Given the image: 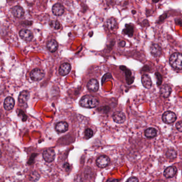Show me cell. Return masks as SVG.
Masks as SVG:
<instances>
[{"label":"cell","instance_id":"1","mask_svg":"<svg viewBox=\"0 0 182 182\" xmlns=\"http://www.w3.org/2000/svg\"><path fill=\"white\" fill-rule=\"evenodd\" d=\"M99 103L96 98L90 95H86L81 98L79 104L81 106L86 108H93Z\"/></svg>","mask_w":182,"mask_h":182},{"label":"cell","instance_id":"2","mask_svg":"<svg viewBox=\"0 0 182 182\" xmlns=\"http://www.w3.org/2000/svg\"><path fill=\"white\" fill-rule=\"evenodd\" d=\"M169 63L172 67L177 70L182 69V54L176 52L169 58Z\"/></svg>","mask_w":182,"mask_h":182},{"label":"cell","instance_id":"3","mask_svg":"<svg viewBox=\"0 0 182 182\" xmlns=\"http://www.w3.org/2000/svg\"><path fill=\"white\" fill-rule=\"evenodd\" d=\"M45 76V72L43 70L39 68L33 69L30 74V77L32 80L34 82H39Z\"/></svg>","mask_w":182,"mask_h":182},{"label":"cell","instance_id":"4","mask_svg":"<svg viewBox=\"0 0 182 182\" xmlns=\"http://www.w3.org/2000/svg\"><path fill=\"white\" fill-rule=\"evenodd\" d=\"M176 119H177V117L175 113L170 111H168L165 112L162 116L163 121L167 124L173 123L176 121Z\"/></svg>","mask_w":182,"mask_h":182},{"label":"cell","instance_id":"5","mask_svg":"<svg viewBox=\"0 0 182 182\" xmlns=\"http://www.w3.org/2000/svg\"><path fill=\"white\" fill-rule=\"evenodd\" d=\"M110 163V160L108 157L102 155L99 157L96 160V164L98 167L103 168L105 167H107Z\"/></svg>","mask_w":182,"mask_h":182},{"label":"cell","instance_id":"6","mask_svg":"<svg viewBox=\"0 0 182 182\" xmlns=\"http://www.w3.org/2000/svg\"><path fill=\"white\" fill-rule=\"evenodd\" d=\"M56 153L54 150L52 149H48L43 152V157L47 163H52L55 159Z\"/></svg>","mask_w":182,"mask_h":182},{"label":"cell","instance_id":"7","mask_svg":"<svg viewBox=\"0 0 182 182\" xmlns=\"http://www.w3.org/2000/svg\"><path fill=\"white\" fill-rule=\"evenodd\" d=\"M19 35L22 39L25 41H30L33 39V34L30 30L24 29L20 30Z\"/></svg>","mask_w":182,"mask_h":182},{"label":"cell","instance_id":"8","mask_svg":"<svg viewBox=\"0 0 182 182\" xmlns=\"http://www.w3.org/2000/svg\"><path fill=\"white\" fill-rule=\"evenodd\" d=\"M113 121L118 124H123L126 120V116L124 113L121 111H116L113 115Z\"/></svg>","mask_w":182,"mask_h":182},{"label":"cell","instance_id":"9","mask_svg":"<svg viewBox=\"0 0 182 182\" xmlns=\"http://www.w3.org/2000/svg\"><path fill=\"white\" fill-rule=\"evenodd\" d=\"M87 88L92 92H96L99 90V84L98 80L96 79H91L87 84Z\"/></svg>","mask_w":182,"mask_h":182},{"label":"cell","instance_id":"10","mask_svg":"<svg viewBox=\"0 0 182 182\" xmlns=\"http://www.w3.org/2000/svg\"><path fill=\"white\" fill-rule=\"evenodd\" d=\"M150 50L152 55L154 57L160 56L162 52V49L160 46L156 43L152 44L150 46Z\"/></svg>","mask_w":182,"mask_h":182},{"label":"cell","instance_id":"11","mask_svg":"<svg viewBox=\"0 0 182 182\" xmlns=\"http://www.w3.org/2000/svg\"><path fill=\"white\" fill-rule=\"evenodd\" d=\"M52 12L56 16L62 15L65 12V8L63 5L60 3H56L52 7Z\"/></svg>","mask_w":182,"mask_h":182},{"label":"cell","instance_id":"12","mask_svg":"<svg viewBox=\"0 0 182 182\" xmlns=\"http://www.w3.org/2000/svg\"><path fill=\"white\" fill-rule=\"evenodd\" d=\"M69 125L66 121L59 122L55 126V130L58 133H62L67 131Z\"/></svg>","mask_w":182,"mask_h":182},{"label":"cell","instance_id":"13","mask_svg":"<svg viewBox=\"0 0 182 182\" xmlns=\"http://www.w3.org/2000/svg\"><path fill=\"white\" fill-rule=\"evenodd\" d=\"M29 98V93L28 91H23L20 93L18 97V102L20 104H26Z\"/></svg>","mask_w":182,"mask_h":182},{"label":"cell","instance_id":"14","mask_svg":"<svg viewBox=\"0 0 182 182\" xmlns=\"http://www.w3.org/2000/svg\"><path fill=\"white\" fill-rule=\"evenodd\" d=\"M72 69L71 65L69 63H63L59 68V74L61 76H66L69 73Z\"/></svg>","mask_w":182,"mask_h":182},{"label":"cell","instance_id":"15","mask_svg":"<svg viewBox=\"0 0 182 182\" xmlns=\"http://www.w3.org/2000/svg\"><path fill=\"white\" fill-rule=\"evenodd\" d=\"M12 14L15 18H22L25 15V11L24 9L20 6H15L13 7L11 10Z\"/></svg>","mask_w":182,"mask_h":182},{"label":"cell","instance_id":"16","mask_svg":"<svg viewBox=\"0 0 182 182\" xmlns=\"http://www.w3.org/2000/svg\"><path fill=\"white\" fill-rule=\"evenodd\" d=\"M15 101L11 96L7 97L4 101V108L6 110H11L15 106Z\"/></svg>","mask_w":182,"mask_h":182},{"label":"cell","instance_id":"17","mask_svg":"<svg viewBox=\"0 0 182 182\" xmlns=\"http://www.w3.org/2000/svg\"><path fill=\"white\" fill-rule=\"evenodd\" d=\"M177 169L175 167L170 166L165 169L163 174L165 177L167 178H169L173 177L177 173Z\"/></svg>","mask_w":182,"mask_h":182},{"label":"cell","instance_id":"18","mask_svg":"<svg viewBox=\"0 0 182 182\" xmlns=\"http://www.w3.org/2000/svg\"><path fill=\"white\" fill-rule=\"evenodd\" d=\"M120 68L122 70H123L126 74V82L128 83V84H132L133 81L134 80V78L132 76V72H130V70L128 69L127 68L124 66H120Z\"/></svg>","mask_w":182,"mask_h":182},{"label":"cell","instance_id":"19","mask_svg":"<svg viewBox=\"0 0 182 182\" xmlns=\"http://www.w3.org/2000/svg\"><path fill=\"white\" fill-rule=\"evenodd\" d=\"M171 93V87L167 84H165L160 89L161 95L165 98H168Z\"/></svg>","mask_w":182,"mask_h":182},{"label":"cell","instance_id":"20","mask_svg":"<svg viewBox=\"0 0 182 182\" xmlns=\"http://www.w3.org/2000/svg\"><path fill=\"white\" fill-rule=\"evenodd\" d=\"M46 47L48 50L51 52H56L58 48V43L54 39H51L47 42Z\"/></svg>","mask_w":182,"mask_h":182},{"label":"cell","instance_id":"21","mask_svg":"<svg viewBox=\"0 0 182 182\" xmlns=\"http://www.w3.org/2000/svg\"><path fill=\"white\" fill-rule=\"evenodd\" d=\"M142 83L143 86L146 89H150L152 86L151 79L148 75L144 74L142 76Z\"/></svg>","mask_w":182,"mask_h":182},{"label":"cell","instance_id":"22","mask_svg":"<svg viewBox=\"0 0 182 182\" xmlns=\"http://www.w3.org/2000/svg\"><path fill=\"white\" fill-rule=\"evenodd\" d=\"M106 25L107 28L110 30H113L117 28V20L114 18H110L106 20Z\"/></svg>","mask_w":182,"mask_h":182},{"label":"cell","instance_id":"23","mask_svg":"<svg viewBox=\"0 0 182 182\" xmlns=\"http://www.w3.org/2000/svg\"><path fill=\"white\" fill-rule=\"evenodd\" d=\"M123 33L125 35H128L129 37H132L134 34V26L132 24H126L125 28L123 30Z\"/></svg>","mask_w":182,"mask_h":182},{"label":"cell","instance_id":"24","mask_svg":"<svg viewBox=\"0 0 182 182\" xmlns=\"http://www.w3.org/2000/svg\"><path fill=\"white\" fill-rule=\"evenodd\" d=\"M144 134H145V136L147 137V138H153L154 137H156L157 134V131L154 128H147L144 132Z\"/></svg>","mask_w":182,"mask_h":182},{"label":"cell","instance_id":"25","mask_svg":"<svg viewBox=\"0 0 182 182\" xmlns=\"http://www.w3.org/2000/svg\"><path fill=\"white\" fill-rule=\"evenodd\" d=\"M166 156L170 159H174L177 157V152L173 149H169L166 152Z\"/></svg>","mask_w":182,"mask_h":182},{"label":"cell","instance_id":"26","mask_svg":"<svg viewBox=\"0 0 182 182\" xmlns=\"http://www.w3.org/2000/svg\"><path fill=\"white\" fill-rule=\"evenodd\" d=\"M49 25L51 28H53L54 29L58 30L60 29L61 27V25L59 22L58 20H51L49 22Z\"/></svg>","mask_w":182,"mask_h":182},{"label":"cell","instance_id":"27","mask_svg":"<svg viewBox=\"0 0 182 182\" xmlns=\"http://www.w3.org/2000/svg\"><path fill=\"white\" fill-rule=\"evenodd\" d=\"M93 135V131L91 128H87L85 131V137L86 139L91 138Z\"/></svg>","mask_w":182,"mask_h":182},{"label":"cell","instance_id":"28","mask_svg":"<svg viewBox=\"0 0 182 182\" xmlns=\"http://www.w3.org/2000/svg\"><path fill=\"white\" fill-rule=\"evenodd\" d=\"M156 77L157 80V85L158 86H160L163 82V79H162V76L159 72H156Z\"/></svg>","mask_w":182,"mask_h":182},{"label":"cell","instance_id":"29","mask_svg":"<svg viewBox=\"0 0 182 182\" xmlns=\"http://www.w3.org/2000/svg\"><path fill=\"white\" fill-rule=\"evenodd\" d=\"M113 78V76L111 75L110 73H106L105 74L104 76H103L102 79V84H103L106 80L109 79H112Z\"/></svg>","mask_w":182,"mask_h":182},{"label":"cell","instance_id":"30","mask_svg":"<svg viewBox=\"0 0 182 182\" xmlns=\"http://www.w3.org/2000/svg\"><path fill=\"white\" fill-rule=\"evenodd\" d=\"M167 14H166V13H163V15L160 16V17L159 18L158 20L157 21V22L158 24H161V23H162V22H164V20L167 18Z\"/></svg>","mask_w":182,"mask_h":182},{"label":"cell","instance_id":"31","mask_svg":"<svg viewBox=\"0 0 182 182\" xmlns=\"http://www.w3.org/2000/svg\"><path fill=\"white\" fill-rule=\"evenodd\" d=\"M176 127L179 132H182V121H178L176 124Z\"/></svg>","mask_w":182,"mask_h":182},{"label":"cell","instance_id":"32","mask_svg":"<svg viewBox=\"0 0 182 182\" xmlns=\"http://www.w3.org/2000/svg\"><path fill=\"white\" fill-rule=\"evenodd\" d=\"M19 116H20V117H22V120L24 121H26V119L27 118V117L26 116V115H25V114L24 113V112L22 111V110L20 111V114H19Z\"/></svg>","mask_w":182,"mask_h":182},{"label":"cell","instance_id":"33","mask_svg":"<svg viewBox=\"0 0 182 182\" xmlns=\"http://www.w3.org/2000/svg\"><path fill=\"white\" fill-rule=\"evenodd\" d=\"M126 182H139V180L135 177H132L130 178Z\"/></svg>","mask_w":182,"mask_h":182},{"label":"cell","instance_id":"34","mask_svg":"<svg viewBox=\"0 0 182 182\" xmlns=\"http://www.w3.org/2000/svg\"><path fill=\"white\" fill-rule=\"evenodd\" d=\"M36 154H32V156H31L30 157V159L29 160V162H28V164H30V165H32V164H33V163H34V159L35 158V156H36Z\"/></svg>","mask_w":182,"mask_h":182},{"label":"cell","instance_id":"35","mask_svg":"<svg viewBox=\"0 0 182 182\" xmlns=\"http://www.w3.org/2000/svg\"><path fill=\"white\" fill-rule=\"evenodd\" d=\"M119 180H117V179H116V178H108L107 180H106V182H119Z\"/></svg>","mask_w":182,"mask_h":182},{"label":"cell","instance_id":"36","mask_svg":"<svg viewBox=\"0 0 182 182\" xmlns=\"http://www.w3.org/2000/svg\"><path fill=\"white\" fill-rule=\"evenodd\" d=\"M175 23L177 25L182 26V20L180 19H176Z\"/></svg>","mask_w":182,"mask_h":182},{"label":"cell","instance_id":"37","mask_svg":"<svg viewBox=\"0 0 182 182\" xmlns=\"http://www.w3.org/2000/svg\"><path fill=\"white\" fill-rule=\"evenodd\" d=\"M125 44H126V43H125V41H121L119 44V46H121V47H124L125 46Z\"/></svg>","mask_w":182,"mask_h":182},{"label":"cell","instance_id":"38","mask_svg":"<svg viewBox=\"0 0 182 182\" xmlns=\"http://www.w3.org/2000/svg\"><path fill=\"white\" fill-rule=\"evenodd\" d=\"M161 0H152V2L154 3H156L159 2Z\"/></svg>","mask_w":182,"mask_h":182},{"label":"cell","instance_id":"39","mask_svg":"<svg viewBox=\"0 0 182 182\" xmlns=\"http://www.w3.org/2000/svg\"><path fill=\"white\" fill-rule=\"evenodd\" d=\"M1 155H2V153H1V150H0V158H1Z\"/></svg>","mask_w":182,"mask_h":182}]
</instances>
